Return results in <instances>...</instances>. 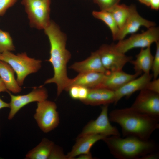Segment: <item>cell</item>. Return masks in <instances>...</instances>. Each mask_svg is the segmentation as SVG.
<instances>
[{
	"label": "cell",
	"mask_w": 159,
	"mask_h": 159,
	"mask_svg": "<svg viewBox=\"0 0 159 159\" xmlns=\"http://www.w3.org/2000/svg\"><path fill=\"white\" fill-rule=\"evenodd\" d=\"M92 154L90 152L88 153L82 154L78 156V159H93Z\"/></svg>",
	"instance_id": "cell-34"
},
{
	"label": "cell",
	"mask_w": 159,
	"mask_h": 159,
	"mask_svg": "<svg viewBox=\"0 0 159 159\" xmlns=\"http://www.w3.org/2000/svg\"><path fill=\"white\" fill-rule=\"evenodd\" d=\"M44 30L50 46V57L48 61L52 64L54 72L53 76L46 80L44 84H56L57 95L59 96L63 90L67 91L71 83L72 79L67 75V67L71 54L66 48V35L57 24L51 21Z\"/></svg>",
	"instance_id": "cell-1"
},
{
	"label": "cell",
	"mask_w": 159,
	"mask_h": 159,
	"mask_svg": "<svg viewBox=\"0 0 159 159\" xmlns=\"http://www.w3.org/2000/svg\"><path fill=\"white\" fill-rule=\"evenodd\" d=\"M49 159H67L62 149L59 147L54 145Z\"/></svg>",
	"instance_id": "cell-28"
},
{
	"label": "cell",
	"mask_w": 159,
	"mask_h": 159,
	"mask_svg": "<svg viewBox=\"0 0 159 159\" xmlns=\"http://www.w3.org/2000/svg\"><path fill=\"white\" fill-rule=\"evenodd\" d=\"M155 25L154 22L142 17L138 13L136 6L132 4L130 6L128 17L123 26L120 30L116 40H121L124 39L127 35L135 33L141 26L148 29Z\"/></svg>",
	"instance_id": "cell-12"
},
{
	"label": "cell",
	"mask_w": 159,
	"mask_h": 159,
	"mask_svg": "<svg viewBox=\"0 0 159 159\" xmlns=\"http://www.w3.org/2000/svg\"><path fill=\"white\" fill-rule=\"evenodd\" d=\"M109 105H103L101 112L95 120H91L86 125L78 137L95 134L108 137L113 135L120 136L117 128L110 123L108 113Z\"/></svg>",
	"instance_id": "cell-8"
},
{
	"label": "cell",
	"mask_w": 159,
	"mask_h": 159,
	"mask_svg": "<svg viewBox=\"0 0 159 159\" xmlns=\"http://www.w3.org/2000/svg\"><path fill=\"white\" fill-rule=\"evenodd\" d=\"M121 0H93L101 11H107L119 4Z\"/></svg>",
	"instance_id": "cell-25"
},
{
	"label": "cell",
	"mask_w": 159,
	"mask_h": 159,
	"mask_svg": "<svg viewBox=\"0 0 159 159\" xmlns=\"http://www.w3.org/2000/svg\"><path fill=\"white\" fill-rule=\"evenodd\" d=\"M154 56L152 54L150 47L141 48L139 53L136 56V59L130 62L133 65L135 72L149 74L151 69Z\"/></svg>",
	"instance_id": "cell-19"
},
{
	"label": "cell",
	"mask_w": 159,
	"mask_h": 159,
	"mask_svg": "<svg viewBox=\"0 0 159 159\" xmlns=\"http://www.w3.org/2000/svg\"><path fill=\"white\" fill-rule=\"evenodd\" d=\"M124 138L113 135L102 140L110 153L116 158L141 159L148 154L158 151V144L150 138L142 140L132 137Z\"/></svg>",
	"instance_id": "cell-3"
},
{
	"label": "cell",
	"mask_w": 159,
	"mask_h": 159,
	"mask_svg": "<svg viewBox=\"0 0 159 159\" xmlns=\"http://www.w3.org/2000/svg\"><path fill=\"white\" fill-rule=\"evenodd\" d=\"M8 91L4 82L0 77V92H8Z\"/></svg>",
	"instance_id": "cell-35"
},
{
	"label": "cell",
	"mask_w": 159,
	"mask_h": 159,
	"mask_svg": "<svg viewBox=\"0 0 159 159\" xmlns=\"http://www.w3.org/2000/svg\"><path fill=\"white\" fill-rule=\"evenodd\" d=\"M106 137L95 134H88L77 137L71 151L66 155L67 159H74L77 156L88 153L92 146L97 141Z\"/></svg>",
	"instance_id": "cell-17"
},
{
	"label": "cell",
	"mask_w": 159,
	"mask_h": 159,
	"mask_svg": "<svg viewBox=\"0 0 159 159\" xmlns=\"http://www.w3.org/2000/svg\"><path fill=\"white\" fill-rule=\"evenodd\" d=\"M92 14L95 18L102 21L108 26L112 32L113 39L116 40L120 29L111 13L106 11H94Z\"/></svg>",
	"instance_id": "cell-22"
},
{
	"label": "cell",
	"mask_w": 159,
	"mask_h": 159,
	"mask_svg": "<svg viewBox=\"0 0 159 159\" xmlns=\"http://www.w3.org/2000/svg\"><path fill=\"white\" fill-rule=\"evenodd\" d=\"M14 74V71L9 64L0 60V77L8 91L17 93L22 89L15 79Z\"/></svg>",
	"instance_id": "cell-20"
},
{
	"label": "cell",
	"mask_w": 159,
	"mask_h": 159,
	"mask_svg": "<svg viewBox=\"0 0 159 159\" xmlns=\"http://www.w3.org/2000/svg\"><path fill=\"white\" fill-rule=\"evenodd\" d=\"M70 97L74 100H79V86L73 85L71 87L68 91Z\"/></svg>",
	"instance_id": "cell-31"
},
{
	"label": "cell",
	"mask_w": 159,
	"mask_h": 159,
	"mask_svg": "<svg viewBox=\"0 0 159 159\" xmlns=\"http://www.w3.org/2000/svg\"><path fill=\"white\" fill-rule=\"evenodd\" d=\"M131 107L140 112L159 118V93L141 90Z\"/></svg>",
	"instance_id": "cell-11"
},
{
	"label": "cell",
	"mask_w": 159,
	"mask_h": 159,
	"mask_svg": "<svg viewBox=\"0 0 159 159\" xmlns=\"http://www.w3.org/2000/svg\"><path fill=\"white\" fill-rule=\"evenodd\" d=\"M152 77V75L150 73H144L139 77L129 81L115 91L114 104L116 105L122 98L124 97L129 98L136 91L145 89L147 84L151 80Z\"/></svg>",
	"instance_id": "cell-13"
},
{
	"label": "cell",
	"mask_w": 159,
	"mask_h": 159,
	"mask_svg": "<svg viewBox=\"0 0 159 159\" xmlns=\"http://www.w3.org/2000/svg\"><path fill=\"white\" fill-rule=\"evenodd\" d=\"M159 40V28L154 26L141 33L132 34L128 38L119 41L113 45L117 51L125 54L133 48L150 47L152 43L158 42Z\"/></svg>",
	"instance_id": "cell-6"
},
{
	"label": "cell",
	"mask_w": 159,
	"mask_h": 159,
	"mask_svg": "<svg viewBox=\"0 0 159 159\" xmlns=\"http://www.w3.org/2000/svg\"><path fill=\"white\" fill-rule=\"evenodd\" d=\"M9 103L5 102L0 97V109L4 108H9Z\"/></svg>",
	"instance_id": "cell-36"
},
{
	"label": "cell",
	"mask_w": 159,
	"mask_h": 159,
	"mask_svg": "<svg viewBox=\"0 0 159 159\" xmlns=\"http://www.w3.org/2000/svg\"><path fill=\"white\" fill-rule=\"evenodd\" d=\"M159 158L158 151L154 152L147 154L141 159H156Z\"/></svg>",
	"instance_id": "cell-33"
},
{
	"label": "cell",
	"mask_w": 159,
	"mask_h": 159,
	"mask_svg": "<svg viewBox=\"0 0 159 159\" xmlns=\"http://www.w3.org/2000/svg\"><path fill=\"white\" fill-rule=\"evenodd\" d=\"M57 109V105L53 102L46 100L37 102L34 117L44 132H49L59 125V118Z\"/></svg>",
	"instance_id": "cell-7"
},
{
	"label": "cell",
	"mask_w": 159,
	"mask_h": 159,
	"mask_svg": "<svg viewBox=\"0 0 159 159\" xmlns=\"http://www.w3.org/2000/svg\"><path fill=\"white\" fill-rule=\"evenodd\" d=\"M105 74L97 72L79 73L76 77L72 79L68 90L73 85L82 86L89 89L98 87L102 82Z\"/></svg>",
	"instance_id": "cell-18"
},
{
	"label": "cell",
	"mask_w": 159,
	"mask_h": 159,
	"mask_svg": "<svg viewBox=\"0 0 159 159\" xmlns=\"http://www.w3.org/2000/svg\"><path fill=\"white\" fill-rule=\"evenodd\" d=\"M141 73L135 72L134 74H130L122 70L110 72L105 74L102 82L98 87L105 88L115 91L129 81L138 77Z\"/></svg>",
	"instance_id": "cell-14"
},
{
	"label": "cell",
	"mask_w": 159,
	"mask_h": 159,
	"mask_svg": "<svg viewBox=\"0 0 159 159\" xmlns=\"http://www.w3.org/2000/svg\"><path fill=\"white\" fill-rule=\"evenodd\" d=\"M107 11L111 13L120 30L123 26L128 17L130 6L124 4H119Z\"/></svg>",
	"instance_id": "cell-23"
},
{
	"label": "cell",
	"mask_w": 159,
	"mask_h": 159,
	"mask_svg": "<svg viewBox=\"0 0 159 159\" xmlns=\"http://www.w3.org/2000/svg\"><path fill=\"white\" fill-rule=\"evenodd\" d=\"M79 86V100L82 101L87 98L88 93L89 89L84 87Z\"/></svg>",
	"instance_id": "cell-32"
},
{
	"label": "cell",
	"mask_w": 159,
	"mask_h": 159,
	"mask_svg": "<svg viewBox=\"0 0 159 159\" xmlns=\"http://www.w3.org/2000/svg\"><path fill=\"white\" fill-rule=\"evenodd\" d=\"M69 68L79 73L97 72L107 74L110 72L103 67L98 50L92 52L90 56L85 60L75 62Z\"/></svg>",
	"instance_id": "cell-15"
},
{
	"label": "cell",
	"mask_w": 159,
	"mask_h": 159,
	"mask_svg": "<svg viewBox=\"0 0 159 159\" xmlns=\"http://www.w3.org/2000/svg\"><path fill=\"white\" fill-rule=\"evenodd\" d=\"M54 145L52 141L47 138H44L39 144L27 153L25 158L49 159Z\"/></svg>",
	"instance_id": "cell-21"
},
{
	"label": "cell",
	"mask_w": 159,
	"mask_h": 159,
	"mask_svg": "<svg viewBox=\"0 0 159 159\" xmlns=\"http://www.w3.org/2000/svg\"><path fill=\"white\" fill-rule=\"evenodd\" d=\"M18 0H0V16H3L7 10L13 6Z\"/></svg>",
	"instance_id": "cell-27"
},
{
	"label": "cell",
	"mask_w": 159,
	"mask_h": 159,
	"mask_svg": "<svg viewBox=\"0 0 159 159\" xmlns=\"http://www.w3.org/2000/svg\"><path fill=\"white\" fill-rule=\"evenodd\" d=\"M8 92L11 97L10 111L8 117L9 120L12 119L17 112L26 105L32 102L46 100L48 97L47 90L42 86L34 87L31 92L24 95H15L9 91Z\"/></svg>",
	"instance_id": "cell-10"
},
{
	"label": "cell",
	"mask_w": 159,
	"mask_h": 159,
	"mask_svg": "<svg viewBox=\"0 0 159 159\" xmlns=\"http://www.w3.org/2000/svg\"><path fill=\"white\" fill-rule=\"evenodd\" d=\"M32 27L44 29L49 24L51 0H21Z\"/></svg>",
	"instance_id": "cell-5"
},
{
	"label": "cell",
	"mask_w": 159,
	"mask_h": 159,
	"mask_svg": "<svg viewBox=\"0 0 159 159\" xmlns=\"http://www.w3.org/2000/svg\"><path fill=\"white\" fill-rule=\"evenodd\" d=\"M2 58V53L0 52V60H1Z\"/></svg>",
	"instance_id": "cell-37"
},
{
	"label": "cell",
	"mask_w": 159,
	"mask_h": 159,
	"mask_svg": "<svg viewBox=\"0 0 159 159\" xmlns=\"http://www.w3.org/2000/svg\"><path fill=\"white\" fill-rule=\"evenodd\" d=\"M2 53L1 60L9 64L16 74V81L20 86L29 74L37 72L41 68L42 61L29 57L25 52L15 54L11 52Z\"/></svg>",
	"instance_id": "cell-4"
},
{
	"label": "cell",
	"mask_w": 159,
	"mask_h": 159,
	"mask_svg": "<svg viewBox=\"0 0 159 159\" xmlns=\"http://www.w3.org/2000/svg\"><path fill=\"white\" fill-rule=\"evenodd\" d=\"M102 64L107 71L122 70L125 65L132 60V57L117 51L113 44H104L98 50Z\"/></svg>",
	"instance_id": "cell-9"
},
{
	"label": "cell",
	"mask_w": 159,
	"mask_h": 159,
	"mask_svg": "<svg viewBox=\"0 0 159 159\" xmlns=\"http://www.w3.org/2000/svg\"></svg>",
	"instance_id": "cell-38"
},
{
	"label": "cell",
	"mask_w": 159,
	"mask_h": 159,
	"mask_svg": "<svg viewBox=\"0 0 159 159\" xmlns=\"http://www.w3.org/2000/svg\"><path fill=\"white\" fill-rule=\"evenodd\" d=\"M141 3L150 6L154 10H158L159 9V0H138Z\"/></svg>",
	"instance_id": "cell-30"
},
{
	"label": "cell",
	"mask_w": 159,
	"mask_h": 159,
	"mask_svg": "<svg viewBox=\"0 0 159 159\" xmlns=\"http://www.w3.org/2000/svg\"><path fill=\"white\" fill-rule=\"evenodd\" d=\"M108 116L110 121L120 126L123 137L148 139L159 128V118L140 112L131 107L113 110Z\"/></svg>",
	"instance_id": "cell-2"
},
{
	"label": "cell",
	"mask_w": 159,
	"mask_h": 159,
	"mask_svg": "<svg viewBox=\"0 0 159 159\" xmlns=\"http://www.w3.org/2000/svg\"><path fill=\"white\" fill-rule=\"evenodd\" d=\"M15 47L9 33L0 29V52L14 51Z\"/></svg>",
	"instance_id": "cell-24"
},
{
	"label": "cell",
	"mask_w": 159,
	"mask_h": 159,
	"mask_svg": "<svg viewBox=\"0 0 159 159\" xmlns=\"http://www.w3.org/2000/svg\"><path fill=\"white\" fill-rule=\"evenodd\" d=\"M115 100V91L97 87L89 89L87 98L81 102L86 105L95 106L114 103Z\"/></svg>",
	"instance_id": "cell-16"
},
{
	"label": "cell",
	"mask_w": 159,
	"mask_h": 159,
	"mask_svg": "<svg viewBox=\"0 0 159 159\" xmlns=\"http://www.w3.org/2000/svg\"><path fill=\"white\" fill-rule=\"evenodd\" d=\"M145 89L159 93V78L150 80L147 83Z\"/></svg>",
	"instance_id": "cell-29"
},
{
	"label": "cell",
	"mask_w": 159,
	"mask_h": 159,
	"mask_svg": "<svg viewBox=\"0 0 159 159\" xmlns=\"http://www.w3.org/2000/svg\"><path fill=\"white\" fill-rule=\"evenodd\" d=\"M156 50L154 57L151 69L153 72L152 75L153 79L157 78L159 74V42H156Z\"/></svg>",
	"instance_id": "cell-26"
}]
</instances>
